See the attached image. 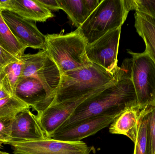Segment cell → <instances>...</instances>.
Listing matches in <instances>:
<instances>
[{
	"instance_id": "obj_1",
	"label": "cell",
	"mask_w": 155,
	"mask_h": 154,
	"mask_svg": "<svg viewBox=\"0 0 155 154\" xmlns=\"http://www.w3.org/2000/svg\"><path fill=\"white\" fill-rule=\"evenodd\" d=\"M132 66V58L125 59L114 81L80 104L59 129L91 117L107 114L119 115L128 107L137 104L131 79Z\"/></svg>"
},
{
	"instance_id": "obj_2",
	"label": "cell",
	"mask_w": 155,
	"mask_h": 154,
	"mask_svg": "<svg viewBox=\"0 0 155 154\" xmlns=\"http://www.w3.org/2000/svg\"><path fill=\"white\" fill-rule=\"evenodd\" d=\"M116 74L113 75L94 63L85 68L65 72L61 75L52 105L76 101L94 93L114 81Z\"/></svg>"
},
{
	"instance_id": "obj_3",
	"label": "cell",
	"mask_w": 155,
	"mask_h": 154,
	"mask_svg": "<svg viewBox=\"0 0 155 154\" xmlns=\"http://www.w3.org/2000/svg\"><path fill=\"white\" fill-rule=\"evenodd\" d=\"M45 50L61 73L90 66L86 52L87 43L78 29L65 34L45 35Z\"/></svg>"
},
{
	"instance_id": "obj_4",
	"label": "cell",
	"mask_w": 155,
	"mask_h": 154,
	"mask_svg": "<svg viewBox=\"0 0 155 154\" xmlns=\"http://www.w3.org/2000/svg\"><path fill=\"white\" fill-rule=\"evenodd\" d=\"M132 0H102L96 9L78 28L87 44L107 32L122 27L132 10Z\"/></svg>"
},
{
	"instance_id": "obj_5",
	"label": "cell",
	"mask_w": 155,
	"mask_h": 154,
	"mask_svg": "<svg viewBox=\"0 0 155 154\" xmlns=\"http://www.w3.org/2000/svg\"><path fill=\"white\" fill-rule=\"evenodd\" d=\"M132 56L131 79L135 90L137 103L145 108L155 104V63L146 51L136 53L128 50Z\"/></svg>"
},
{
	"instance_id": "obj_6",
	"label": "cell",
	"mask_w": 155,
	"mask_h": 154,
	"mask_svg": "<svg viewBox=\"0 0 155 154\" xmlns=\"http://www.w3.org/2000/svg\"><path fill=\"white\" fill-rule=\"evenodd\" d=\"M23 63L21 78L32 77L38 80L49 95L55 98L61 81L59 68L45 50L21 57Z\"/></svg>"
},
{
	"instance_id": "obj_7",
	"label": "cell",
	"mask_w": 155,
	"mask_h": 154,
	"mask_svg": "<svg viewBox=\"0 0 155 154\" xmlns=\"http://www.w3.org/2000/svg\"><path fill=\"white\" fill-rule=\"evenodd\" d=\"M14 154H89L91 148L82 142H69L47 138L29 141H9Z\"/></svg>"
},
{
	"instance_id": "obj_8",
	"label": "cell",
	"mask_w": 155,
	"mask_h": 154,
	"mask_svg": "<svg viewBox=\"0 0 155 154\" xmlns=\"http://www.w3.org/2000/svg\"><path fill=\"white\" fill-rule=\"evenodd\" d=\"M121 32V27L110 31L86 47L89 60L113 75H115L119 68L117 54Z\"/></svg>"
},
{
	"instance_id": "obj_9",
	"label": "cell",
	"mask_w": 155,
	"mask_h": 154,
	"mask_svg": "<svg viewBox=\"0 0 155 154\" xmlns=\"http://www.w3.org/2000/svg\"><path fill=\"white\" fill-rule=\"evenodd\" d=\"M118 115L107 114L91 117L58 129L49 138L64 142H80L108 126Z\"/></svg>"
},
{
	"instance_id": "obj_10",
	"label": "cell",
	"mask_w": 155,
	"mask_h": 154,
	"mask_svg": "<svg viewBox=\"0 0 155 154\" xmlns=\"http://www.w3.org/2000/svg\"><path fill=\"white\" fill-rule=\"evenodd\" d=\"M2 16L12 33L22 45L26 48L45 50V35L33 22L9 11H3Z\"/></svg>"
},
{
	"instance_id": "obj_11",
	"label": "cell",
	"mask_w": 155,
	"mask_h": 154,
	"mask_svg": "<svg viewBox=\"0 0 155 154\" xmlns=\"http://www.w3.org/2000/svg\"><path fill=\"white\" fill-rule=\"evenodd\" d=\"M104 87L76 101L54 104L41 113L37 114L38 122L46 137L49 138L57 131L69 119L80 104Z\"/></svg>"
},
{
	"instance_id": "obj_12",
	"label": "cell",
	"mask_w": 155,
	"mask_h": 154,
	"mask_svg": "<svg viewBox=\"0 0 155 154\" xmlns=\"http://www.w3.org/2000/svg\"><path fill=\"white\" fill-rule=\"evenodd\" d=\"M14 95L37 114L51 105L54 100L41 83L32 77L21 78L15 87Z\"/></svg>"
},
{
	"instance_id": "obj_13",
	"label": "cell",
	"mask_w": 155,
	"mask_h": 154,
	"mask_svg": "<svg viewBox=\"0 0 155 154\" xmlns=\"http://www.w3.org/2000/svg\"><path fill=\"white\" fill-rule=\"evenodd\" d=\"M47 138L36 115L30 108L19 113L13 119L11 141H36Z\"/></svg>"
},
{
	"instance_id": "obj_14",
	"label": "cell",
	"mask_w": 155,
	"mask_h": 154,
	"mask_svg": "<svg viewBox=\"0 0 155 154\" xmlns=\"http://www.w3.org/2000/svg\"><path fill=\"white\" fill-rule=\"evenodd\" d=\"M145 108L137 104L126 108L111 124L109 132L115 134L124 135L135 143Z\"/></svg>"
},
{
	"instance_id": "obj_15",
	"label": "cell",
	"mask_w": 155,
	"mask_h": 154,
	"mask_svg": "<svg viewBox=\"0 0 155 154\" xmlns=\"http://www.w3.org/2000/svg\"><path fill=\"white\" fill-rule=\"evenodd\" d=\"M26 20L45 22L54 17L51 11L38 0H10L8 10Z\"/></svg>"
},
{
	"instance_id": "obj_16",
	"label": "cell",
	"mask_w": 155,
	"mask_h": 154,
	"mask_svg": "<svg viewBox=\"0 0 155 154\" xmlns=\"http://www.w3.org/2000/svg\"><path fill=\"white\" fill-rule=\"evenodd\" d=\"M102 0H57L61 7L77 29L86 20Z\"/></svg>"
},
{
	"instance_id": "obj_17",
	"label": "cell",
	"mask_w": 155,
	"mask_h": 154,
	"mask_svg": "<svg viewBox=\"0 0 155 154\" xmlns=\"http://www.w3.org/2000/svg\"><path fill=\"white\" fill-rule=\"evenodd\" d=\"M135 27L143 38L146 45V51L155 63V21L144 14L136 11Z\"/></svg>"
},
{
	"instance_id": "obj_18",
	"label": "cell",
	"mask_w": 155,
	"mask_h": 154,
	"mask_svg": "<svg viewBox=\"0 0 155 154\" xmlns=\"http://www.w3.org/2000/svg\"><path fill=\"white\" fill-rule=\"evenodd\" d=\"M3 11L0 8V46L15 57L21 58L27 48L12 33L2 16Z\"/></svg>"
},
{
	"instance_id": "obj_19",
	"label": "cell",
	"mask_w": 155,
	"mask_h": 154,
	"mask_svg": "<svg viewBox=\"0 0 155 154\" xmlns=\"http://www.w3.org/2000/svg\"><path fill=\"white\" fill-rule=\"evenodd\" d=\"M152 105L146 107L139 124L134 154H152V144L148 126V114Z\"/></svg>"
},
{
	"instance_id": "obj_20",
	"label": "cell",
	"mask_w": 155,
	"mask_h": 154,
	"mask_svg": "<svg viewBox=\"0 0 155 154\" xmlns=\"http://www.w3.org/2000/svg\"><path fill=\"white\" fill-rule=\"evenodd\" d=\"M23 63L20 58L19 61L11 62L6 65L0 74V85L11 95H13L15 87L21 78Z\"/></svg>"
},
{
	"instance_id": "obj_21",
	"label": "cell",
	"mask_w": 155,
	"mask_h": 154,
	"mask_svg": "<svg viewBox=\"0 0 155 154\" xmlns=\"http://www.w3.org/2000/svg\"><path fill=\"white\" fill-rule=\"evenodd\" d=\"M29 108L30 107L27 104L12 95L0 100V118H14Z\"/></svg>"
},
{
	"instance_id": "obj_22",
	"label": "cell",
	"mask_w": 155,
	"mask_h": 154,
	"mask_svg": "<svg viewBox=\"0 0 155 154\" xmlns=\"http://www.w3.org/2000/svg\"><path fill=\"white\" fill-rule=\"evenodd\" d=\"M132 10L148 15L155 21V1L132 0Z\"/></svg>"
},
{
	"instance_id": "obj_23",
	"label": "cell",
	"mask_w": 155,
	"mask_h": 154,
	"mask_svg": "<svg viewBox=\"0 0 155 154\" xmlns=\"http://www.w3.org/2000/svg\"><path fill=\"white\" fill-rule=\"evenodd\" d=\"M13 118H0V149L6 142L11 140L12 126Z\"/></svg>"
},
{
	"instance_id": "obj_24",
	"label": "cell",
	"mask_w": 155,
	"mask_h": 154,
	"mask_svg": "<svg viewBox=\"0 0 155 154\" xmlns=\"http://www.w3.org/2000/svg\"><path fill=\"white\" fill-rule=\"evenodd\" d=\"M148 126L152 144V154H155V104L148 114Z\"/></svg>"
},
{
	"instance_id": "obj_25",
	"label": "cell",
	"mask_w": 155,
	"mask_h": 154,
	"mask_svg": "<svg viewBox=\"0 0 155 154\" xmlns=\"http://www.w3.org/2000/svg\"><path fill=\"white\" fill-rule=\"evenodd\" d=\"M20 58L15 57L0 46V74L2 69L11 62L19 61Z\"/></svg>"
},
{
	"instance_id": "obj_26",
	"label": "cell",
	"mask_w": 155,
	"mask_h": 154,
	"mask_svg": "<svg viewBox=\"0 0 155 154\" xmlns=\"http://www.w3.org/2000/svg\"><path fill=\"white\" fill-rule=\"evenodd\" d=\"M45 8L50 11H58L61 9L57 0H38Z\"/></svg>"
},
{
	"instance_id": "obj_27",
	"label": "cell",
	"mask_w": 155,
	"mask_h": 154,
	"mask_svg": "<svg viewBox=\"0 0 155 154\" xmlns=\"http://www.w3.org/2000/svg\"><path fill=\"white\" fill-rule=\"evenodd\" d=\"M12 96L3 86L0 85V100Z\"/></svg>"
},
{
	"instance_id": "obj_28",
	"label": "cell",
	"mask_w": 155,
	"mask_h": 154,
	"mask_svg": "<svg viewBox=\"0 0 155 154\" xmlns=\"http://www.w3.org/2000/svg\"><path fill=\"white\" fill-rule=\"evenodd\" d=\"M0 154H11L6 152H2V151H0Z\"/></svg>"
}]
</instances>
